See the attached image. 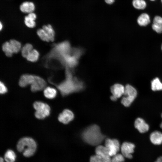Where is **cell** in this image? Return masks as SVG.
Wrapping results in <instances>:
<instances>
[{"instance_id": "1", "label": "cell", "mask_w": 162, "mask_h": 162, "mask_svg": "<svg viewBox=\"0 0 162 162\" xmlns=\"http://www.w3.org/2000/svg\"><path fill=\"white\" fill-rule=\"evenodd\" d=\"M63 96L82 91L84 88V82L74 76L71 70L65 67V79L58 84H55Z\"/></svg>"}, {"instance_id": "2", "label": "cell", "mask_w": 162, "mask_h": 162, "mask_svg": "<svg viewBox=\"0 0 162 162\" xmlns=\"http://www.w3.org/2000/svg\"><path fill=\"white\" fill-rule=\"evenodd\" d=\"M82 137L86 143L95 146L100 143L105 137L101 133L98 126L93 125L87 127L83 131L82 133Z\"/></svg>"}, {"instance_id": "3", "label": "cell", "mask_w": 162, "mask_h": 162, "mask_svg": "<svg viewBox=\"0 0 162 162\" xmlns=\"http://www.w3.org/2000/svg\"><path fill=\"white\" fill-rule=\"evenodd\" d=\"M37 144L32 138L25 137L20 139L16 146L17 149L20 152H22L23 155L26 157L33 156L37 148Z\"/></svg>"}, {"instance_id": "4", "label": "cell", "mask_w": 162, "mask_h": 162, "mask_svg": "<svg viewBox=\"0 0 162 162\" xmlns=\"http://www.w3.org/2000/svg\"><path fill=\"white\" fill-rule=\"evenodd\" d=\"M33 107L36 110L35 117L39 119H43L49 116L50 109L47 104L40 101H36L34 103Z\"/></svg>"}, {"instance_id": "5", "label": "cell", "mask_w": 162, "mask_h": 162, "mask_svg": "<svg viewBox=\"0 0 162 162\" xmlns=\"http://www.w3.org/2000/svg\"><path fill=\"white\" fill-rule=\"evenodd\" d=\"M105 146L108 149L110 156H113L118 153L120 149V144L117 139H106L105 142Z\"/></svg>"}, {"instance_id": "6", "label": "cell", "mask_w": 162, "mask_h": 162, "mask_svg": "<svg viewBox=\"0 0 162 162\" xmlns=\"http://www.w3.org/2000/svg\"><path fill=\"white\" fill-rule=\"evenodd\" d=\"M135 146L132 143L125 142L120 147L122 154L126 158L130 159L132 158V154L134 152Z\"/></svg>"}, {"instance_id": "7", "label": "cell", "mask_w": 162, "mask_h": 162, "mask_svg": "<svg viewBox=\"0 0 162 162\" xmlns=\"http://www.w3.org/2000/svg\"><path fill=\"white\" fill-rule=\"evenodd\" d=\"M46 85L45 80L42 78L35 76V78L31 85V89L33 92L41 90L44 89Z\"/></svg>"}, {"instance_id": "8", "label": "cell", "mask_w": 162, "mask_h": 162, "mask_svg": "<svg viewBox=\"0 0 162 162\" xmlns=\"http://www.w3.org/2000/svg\"><path fill=\"white\" fill-rule=\"evenodd\" d=\"M134 126L139 132L143 134L148 132L149 129V124L142 118L138 117L134 122Z\"/></svg>"}, {"instance_id": "9", "label": "cell", "mask_w": 162, "mask_h": 162, "mask_svg": "<svg viewBox=\"0 0 162 162\" xmlns=\"http://www.w3.org/2000/svg\"><path fill=\"white\" fill-rule=\"evenodd\" d=\"M74 118V115L71 110L65 109L60 113L58 118L59 121L64 124H67L72 120Z\"/></svg>"}, {"instance_id": "10", "label": "cell", "mask_w": 162, "mask_h": 162, "mask_svg": "<svg viewBox=\"0 0 162 162\" xmlns=\"http://www.w3.org/2000/svg\"><path fill=\"white\" fill-rule=\"evenodd\" d=\"M124 89L125 86L119 83L115 84L110 87V91L112 95L117 98L124 95Z\"/></svg>"}, {"instance_id": "11", "label": "cell", "mask_w": 162, "mask_h": 162, "mask_svg": "<svg viewBox=\"0 0 162 162\" xmlns=\"http://www.w3.org/2000/svg\"><path fill=\"white\" fill-rule=\"evenodd\" d=\"M34 78L35 75L28 74H23L20 78L19 85L22 87H25L29 85H31Z\"/></svg>"}, {"instance_id": "12", "label": "cell", "mask_w": 162, "mask_h": 162, "mask_svg": "<svg viewBox=\"0 0 162 162\" xmlns=\"http://www.w3.org/2000/svg\"><path fill=\"white\" fill-rule=\"evenodd\" d=\"M149 139L153 144L160 145L162 144V133L158 130L154 131L150 134Z\"/></svg>"}, {"instance_id": "13", "label": "cell", "mask_w": 162, "mask_h": 162, "mask_svg": "<svg viewBox=\"0 0 162 162\" xmlns=\"http://www.w3.org/2000/svg\"><path fill=\"white\" fill-rule=\"evenodd\" d=\"M35 5L33 3L30 2H25L20 5V10L24 13H29L33 12L35 9Z\"/></svg>"}, {"instance_id": "14", "label": "cell", "mask_w": 162, "mask_h": 162, "mask_svg": "<svg viewBox=\"0 0 162 162\" xmlns=\"http://www.w3.org/2000/svg\"><path fill=\"white\" fill-rule=\"evenodd\" d=\"M136 89L132 86L128 84L125 86L124 96H128L136 99L137 95Z\"/></svg>"}, {"instance_id": "15", "label": "cell", "mask_w": 162, "mask_h": 162, "mask_svg": "<svg viewBox=\"0 0 162 162\" xmlns=\"http://www.w3.org/2000/svg\"><path fill=\"white\" fill-rule=\"evenodd\" d=\"M95 152L96 154L103 158H111L109 154L108 150L105 146L102 145L98 146L95 149Z\"/></svg>"}, {"instance_id": "16", "label": "cell", "mask_w": 162, "mask_h": 162, "mask_svg": "<svg viewBox=\"0 0 162 162\" xmlns=\"http://www.w3.org/2000/svg\"><path fill=\"white\" fill-rule=\"evenodd\" d=\"M137 22L138 24L141 26H146L150 22V17L146 13L142 14L138 17Z\"/></svg>"}, {"instance_id": "17", "label": "cell", "mask_w": 162, "mask_h": 162, "mask_svg": "<svg viewBox=\"0 0 162 162\" xmlns=\"http://www.w3.org/2000/svg\"><path fill=\"white\" fill-rule=\"evenodd\" d=\"M151 88L153 91L162 90V82L159 79L156 77L151 82Z\"/></svg>"}, {"instance_id": "18", "label": "cell", "mask_w": 162, "mask_h": 162, "mask_svg": "<svg viewBox=\"0 0 162 162\" xmlns=\"http://www.w3.org/2000/svg\"><path fill=\"white\" fill-rule=\"evenodd\" d=\"M16 155L15 152L11 149L8 150L5 152L4 159L6 162H14Z\"/></svg>"}, {"instance_id": "19", "label": "cell", "mask_w": 162, "mask_h": 162, "mask_svg": "<svg viewBox=\"0 0 162 162\" xmlns=\"http://www.w3.org/2000/svg\"><path fill=\"white\" fill-rule=\"evenodd\" d=\"M44 93L46 98L51 99L56 97L57 94V91L53 88L48 87L45 88Z\"/></svg>"}, {"instance_id": "20", "label": "cell", "mask_w": 162, "mask_h": 162, "mask_svg": "<svg viewBox=\"0 0 162 162\" xmlns=\"http://www.w3.org/2000/svg\"><path fill=\"white\" fill-rule=\"evenodd\" d=\"M42 28L48 35L50 41H53L55 39V32L52 26L50 24L44 25Z\"/></svg>"}, {"instance_id": "21", "label": "cell", "mask_w": 162, "mask_h": 162, "mask_svg": "<svg viewBox=\"0 0 162 162\" xmlns=\"http://www.w3.org/2000/svg\"><path fill=\"white\" fill-rule=\"evenodd\" d=\"M9 42L14 53H17L20 50L21 45L19 42L14 39H11Z\"/></svg>"}, {"instance_id": "22", "label": "cell", "mask_w": 162, "mask_h": 162, "mask_svg": "<svg viewBox=\"0 0 162 162\" xmlns=\"http://www.w3.org/2000/svg\"><path fill=\"white\" fill-rule=\"evenodd\" d=\"M39 55V53L36 50L33 49L28 55L26 58L29 61L35 62L38 60Z\"/></svg>"}, {"instance_id": "23", "label": "cell", "mask_w": 162, "mask_h": 162, "mask_svg": "<svg viewBox=\"0 0 162 162\" xmlns=\"http://www.w3.org/2000/svg\"><path fill=\"white\" fill-rule=\"evenodd\" d=\"M90 162H112L111 158H104L96 154L91 156Z\"/></svg>"}, {"instance_id": "24", "label": "cell", "mask_w": 162, "mask_h": 162, "mask_svg": "<svg viewBox=\"0 0 162 162\" xmlns=\"http://www.w3.org/2000/svg\"><path fill=\"white\" fill-rule=\"evenodd\" d=\"M2 49L6 55L8 57H11L14 53L9 42H6L3 44L2 46Z\"/></svg>"}, {"instance_id": "25", "label": "cell", "mask_w": 162, "mask_h": 162, "mask_svg": "<svg viewBox=\"0 0 162 162\" xmlns=\"http://www.w3.org/2000/svg\"><path fill=\"white\" fill-rule=\"evenodd\" d=\"M32 45L29 43L26 44L22 47L21 54L22 56L26 58L28 55L33 50Z\"/></svg>"}, {"instance_id": "26", "label": "cell", "mask_w": 162, "mask_h": 162, "mask_svg": "<svg viewBox=\"0 0 162 162\" xmlns=\"http://www.w3.org/2000/svg\"><path fill=\"white\" fill-rule=\"evenodd\" d=\"M132 4L134 7L138 9H143L146 5V2L144 0H133Z\"/></svg>"}, {"instance_id": "27", "label": "cell", "mask_w": 162, "mask_h": 162, "mask_svg": "<svg viewBox=\"0 0 162 162\" xmlns=\"http://www.w3.org/2000/svg\"><path fill=\"white\" fill-rule=\"evenodd\" d=\"M135 99L128 96H124L121 100L122 104L126 107L130 106Z\"/></svg>"}, {"instance_id": "28", "label": "cell", "mask_w": 162, "mask_h": 162, "mask_svg": "<svg viewBox=\"0 0 162 162\" xmlns=\"http://www.w3.org/2000/svg\"><path fill=\"white\" fill-rule=\"evenodd\" d=\"M37 32L38 36L42 40L47 42L50 41L48 35L43 28L38 29Z\"/></svg>"}, {"instance_id": "29", "label": "cell", "mask_w": 162, "mask_h": 162, "mask_svg": "<svg viewBox=\"0 0 162 162\" xmlns=\"http://www.w3.org/2000/svg\"><path fill=\"white\" fill-rule=\"evenodd\" d=\"M24 23L29 28H33L36 25V23L33 20L29 18L27 16L24 17Z\"/></svg>"}, {"instance_id": "30", "label": "cell", "mask_w": 162, "mask_h": 162, "mask_svg": "<svg viewBox=\"0 0 162 162\" xmlns=\"http://www.w3.org/2000/svg\"><path fill=\"white\" fill-rule=\"evenodd\" d=\"M124 160V157L122 154H117L113 156L111 158L112 162H123Z\"/></svg>"}, {"instance_id": "31", "label": "cell", "mask_w": 162, "mask_h": 162, "mask_svg": "<svg viewBox=\"0 0 162 162\" xmlns=\"http://www.w3.org/2000/svg\"><path fill=\"white\" fill-rule=\"evenodd\" d=\"M152 27L153 29L158 33H162V25L157 23H153Z\"/></svg>"}, {"instance_id": "32", "label": "cell", "mask_w": 162, "mask_h": 162, "mask_svg": "<svg viewBox=\"0 0 162 162\" xmlns=\"http://www.w3.org/2000/svg\"><path fill=\"white\" fill-rule=\"evenodd\" d=\"M7 92V89L4 83L0 82V92L1 94H4Z\"/></svg>"}, {"instance_id": "33", "label": "cell", "mask_w": 162, "mask_h": 162, "mask_svg": "<svg viewBox=\"0 0 162 162\" xmlns=\"http://www.w3.org/2000/svg\"><path fill=\"white\" fill-rule=\"evenodd\" d=\"M153 23L162 25V17L159 16H155L153 19Z\"/></svg>"}, {"instance_id": "34", "label": "cell", "mask_w": 162, "mask_h": 162, "mask_svg": "<svg viewBox=\"0 0 162 162\" xmlns=\"http://www.w3.org/2000/svg\"><path fill=\"white\" fill-rule=\"evenodd\" d=\"M27 16L29 18L34 20H36L37 17L36 14L33 12L28 13Z\"/></svg>"}, {"instance_id": "35", "label": "cell", "mask_w": 162, "mask_h": 162, "mask_svg": "<svg viewBox=\"0 0 162 162\" xmlns=\"http://www.w3.org/2000/svg\"><path fill=\"white\" fill-rule=\"evenodd\" d=\"M105 1L106 3L110 4L113 3L115 0H105Z\"/></svg>"}, {"instance_id": "36", "label": "cell", "mask_w": 162, "mask_h": 162, "mask_svg": "<svg viewBox=\"0 0 162 162\" xmlns=\"http://www.w3.org/2000/svg\"><path fill=\"white\" fill-rule=\"evenodd\" d=\"M110 99L112 100L113 101H115L117 99V98L116 97L113 95H112L110 97Z\"/></svg>"}, {"instance_id": "37", "label": "cell", "mask_w": 162, "mask_h": 162, "mask_svg": "<svg viewBox=\"0 0 162 162\" xmlns=\"http://www.w3.org/2000/svg\"><path fill=\"white\" fill-rule=\"evenodd\" d=\"M155 162H162V156L158 158Z\"/></svg>"}, {"instance_id": "38", "label": "cell", "mask_w": 162, "mask_h": 162, "mask_svg": "<svg viewBox=\"0 0 162 162\" xmlns=\"http://www.w3.org/2000/svg\"><path fill=\"white\" fill-rule=\"evenodd\" d=\"M4 159L2 157L0 158V162H4Z\"/></svg>"}, {"instance_id": "39", "label": "cell", "mask_w": 162, "mask_h": 162, "mask_svg": "<svg viewBox=\"0 0 162 162\" xmlns=\"http://www.w3.org/2000/svg\"><path fill=\"white\" fill-rule=\"evenodd\" d=\"M2 24L1 23V22L0 23V30H1V29H2Z\"/></svg>"}, {"instance_id": "40", "label": "cell", "mask_w": 162, "mask_h": 162, "mask_svg": "<svg viewBox=\"0 0 162 162\" xmlns=\"http://www.w3.org/2000/svg\"><path fill=\"white\" fill-rule=\"evenodd\" d=\"M160 127L162 129V122H161V123L160 124Z\"/></svg>"}, {"instance_id": "41", "label": "cell", "mask_w": 162, "mask_h": 162, "mask_svg": "<svg viewBox=\"0 0 162 162\" xmlns=\"http://www.w3.org/2000/svg\"><path fill=\"white\" fill-rule=\"evenodd\" d=\"M161 118H162V113H161Z\"/></svg>"}, {"instance_id": "42", "label": "cell", "mask_w": 162, "mask_h": 162, "mask_svg": "<svg viewBox=\"0 0 162 162\" xmlns=\"http://www.w3.org/2000/svg\"><path fill=\"white\" fill-rule=\"evenodd\" d=\"M151 0V1H154V0Z\"/></svg>"}, {"instance_id": "43", "label": "cell", "mask_w": 162, "mask_h": 162, "mask_svg": "<svg viewBox=\"0 0 162 162\" xmlns=\"http://www.w3.org/2000/svg\"><path fill=\"white\" fill-rule=\"evenodd\" d=\"M161 49H162V45Z\"/></svg>"}, {"instance_id": "44", "label": "cell", "mask_w": 162, "mask_h": 162, "mask_svg": "<svg viewBox=\"0 0 162 162\" xmlns=\"http://www.w3.org/2000/svg\"><path fill=\"white\" fill-rule=\"evenodd\" d=\"M161 1H162V0H161Z\"/></svg>"}]
</instances>
